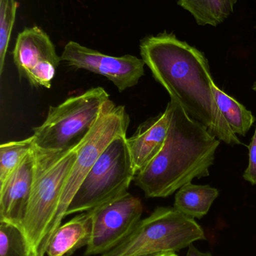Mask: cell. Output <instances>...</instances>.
Returning a JSON list of instances; mask_svg holds the SVG:
<instances>
[{"instance_id": "cell-1", "label": "cell", "mask_w": 256, "mask_h": 256, "mask_svg": "<svg viewBox=\"0 0 256 256\" xmlns=\"http://www.w3.org/2000/svg\"><path fill=\"white\" fill-rule=\"evenodd\" d=\"M140 52L171 100L178 103L218 140L231 146L243 144L218 108L212 90L214 81L202 52L168 32L143 39Z\"/></svg>"}, {"instance_id": "cell-2", "label": "cell", "mask_w": 256, "mask_h": 256, "mask_svg": "<svg viewBox=\"0 0 256 256\" xmlns=\"http://www.w3.org/2000/svg\"><path fill=\"white\" fill-rule=\"evenodd\" d=\"M165 143L158 154L135 176L134 183L147 198H166L193 179L210 176L220 140L188 115L174 100Z\"/></svg>"}, {"instance_id": "cell-3", "label": "cell", "mask_w": 256, "mask_h": 256, "mask_svg": "<svg viewBox=\"0 0 256 256\" xmlns=\"http://www.w3.org/2000/svg\"><path fill=\"white\" fill-rule=\"evenodd\" d=\"M81 142L66 150H45L33 147L34 179L23 226L30 256L46 254L54 234V222L65 183Z\"/></svg>"}, {"instance_id": "cell-4", "label": "cell", "mask_w": 256, "mask_h": 256, "mask_svg": "<svg viewBox=\"0 0 256 256\" xmlns=\"http://www.w3.org/2000/svg\"><path fill=\"white\" fill-rule=\"evenodd\" d=\"M205 239L204 230L195 220L174 207H158L150 216L141 220L120 244L99 256H148L176 252Z\"/></svg>"}, {"instance_id": "cell-5", "label": "cell", "mask_w": 256, "mask_h": 256, "mask_svg": "<svg viewBox=\"0 0 256 256\" xmlns=\"http://www.w3.org/2000/svg\"><path fill=\"white\" fill-rule=\"evenodd\" d=\"M105 88L95 87L50 106L44 122L33 128L34 146L45 150H66L79 144L110 102Z\"/></svg>"}, {"instance_id": "cell-6", "label": "cell", "mask_w": 256, "mask_h": 256, "mask_svg": "<svg viewBox=\"0 0 256 256\" xmlns=\"http://www.w3.org/2000/svg\"><path fill=\"white\" fill-rule=\"evenodd\" d=\"M135 176L127 137L114 138L83 180L66 216L93 210L126 195Z\"/></svg>"}, {"instance_id": "cell-7", "label": "cell", "mask_w": 256, "mask_h": 256, "mask_svg": "<svg viewBox=\"0 0 256 256\" xmlns=\"http://www.w3.org/2000/svg\"><path fill=\"white\" fill-rule=\"evenodd\" d=\"M129 122L130 118L125 106H117L111 100L91 130L82 140L65 183L54 222V233L61 226L72 198L92 167L114 138L126 136Z\"/></svg>"}, {"instance_id": "cell-8", "label": "cell", "mask_w": 256, "mask_h": 256, "mask_svg": "<svg viewBox=\"0 0 256 256\" xmlns=\"http://www.w3.org/2000/svg\"><path fill=\"white\" fill-rule=\"evenodd\" d=\"M90 212L93 232L84 256H100L114 249L131 234L141 220L143 204L139 198L128 192Z\"/></svg>"}, {"instance_id": "cell-9", "label": "cell", "mask_w": 256, "mask_h": 256, "mask_svg": "<svg viewBox=\"0 0 256 256\" xmlns=\"http://www.w3.org/2000/svg\"><path fill=\"white\" fill-rule=\"evenodd\" d=\"M13 58L20 76L36 88H51L62 62L48 34L38 26L19 33Z\"/></svg>"}, {"instance_id": "cell-10", "label": "cell", "mask_w": 256, "mask_h": 256, "mask_svg": "<svg viewBox=\"0 0 256 256\" xmlns=\"http://www.w3.org/2000/svg\"><path fill=\"white\" fill-rule=\"evenodd\" d=\"M61 60L71 67L105 76L120 92L135 86L145 73L142 58L132 55H105L75 42L66 44Z\"/></svg>"}, {"instance_id": "cell-11", "label": "cell", "mask_w": 256, "mask_h": 256, "mask_svg": "<svg viewBox=\"0 0 256 256\" xmlns=\"http://www.w3.org/2000/svg\"><path fill=\"white\" fill-rule=\"evenodd\" d=\"M34 171L33 148L22 164L0 184V222L12 224L23 231L33 189Z\"/></svg>"}, {"instance_id": "cell-12", "label": "cell", "mask_w": 256, "mask_h": 256, "mask_svg": "<svg viewBox=\"0 0 256 256\" xmlns=\"http://www.w3.org/2000/svg\"><path fill=\"white\" fill-rule=\"evenodd\" d=\"M171 120V108L146 120L127 138L128 147L136 174L158 154L166 138Z\"/></svg>"}, {"instance_id": "cell-13", "label": "cell", "mask_w": 256, "mask_h": 256, "mask_svg": "<svg viewBox=\"0 0 256 256\" xmlns=\"http://www.w3.org/2000/svg\"><path fill=\"white\" fill-rule=\"evenodd\" d=\"M92 232L91 212H82L54 232L47 248V255L72 256L78 249L88 246Z\"/></svg>"}, {"instance_id": "cell-14", "label": "cell", "mask_w": 256, "mask_h": 256, "mask_svg": "<svg viewBox=\"0 0 256 256\" xmlns=\"http://www.w3.org/2000/svg\"><path fill=\"white\" fill-rule=\"evenodd\" d=\"M219 195V190L209 185L186 184L177 190L174 208L189 218L200 220L207 214Z\"/></svg>"}, {"instance_id": "cell-15", "label": "cell", "mask_w": 256, "mask_h": 256, "mask_svg": "<svg viewBox=\"0 0 256 256\" xmlns=\"http://www.w3.org/2000/svg\"><path fill=\"white\" fill-rule=\"evenodd\" d=\"M237 0H178L177 4L192 14L200 26H216L229 16Z\"/></svg>"}, {"instance_id": "cell-16", "label": "cell", "mask_w": 256, "mask_h": 256, "mask_svg": "<svg viewBox=\"0 0 256 256\" xmlns=\"http://www.w3.org/2000/svg\"><path fill=\"white\" fill-rule=\"evenodd\" d=\"M212 90L218 108L232 132L237 136H245L255 122L251 111L224 92L214 82L212 84Z\"/></svg>"}, {"instance_id": "cell-17", "label": "cell", "mask_w": 256, "mask_h": 256, "mask_svg": "<svg viewBox=\"0 0 256 256\" xmlns=\"http://www.w3.org/2000/svg\"><path fill=\"white\" fill-rule=\"evenodd\" d=\"M34 146L33 136L0 146V184L22 164Z\"/></svg>"}, {"instance_id": "cell-18", "label": "cell", "mask_w": 256, "mask_h": 256, "mask_svg": "<svg viewBox=\"0 0 256 256\" xmlns=\"http://www.w3.org/2000/svg\"><path fill=\"white\" fill-rule=\"evenodd\" d=\"M0 256H30L22 230L8 222H0Z\"/></svg>"}, {"instance_id": "cell-19", "label": "cell", "mask_w": 256, "mask_h": 256, "mask_svg": "<svg viewBox=\"0 0 256 256\" xmlns=\"http://www.w3.org/2000/svg\"><path fill=\"white\" fill-rule=\"evenodd\" d=\"M18 8L16 0H0V75L3 74L4 70L5 60Z\"/></svg>"}, {"instance_id": "cell-20", "label": "cell", "mask_w": 256, "mask_h": 256, "mask_svg": "<svg viewBox=\"0 0 256 256\" xmlns=\"http://www.w3.org/2000/svg\"><path fill=\"white\" fill-rule=\"evenodd\" d=\"M249 164L247 168L243 173L245 180L252 185H256V126L255 132L251 140L249 147Z\"/></svg>"}, {"instance_id": "cell-21", "label": "cell", "mask_w": 256, "mask_h": 256, "mask_svg": "<svg viewBox=\"0 0 256 256\" xmlns=\"http://www.w3.org/2000/svg\"><path fill=\"white\" fill-rule=\"evenodd\" d=\"M186 256H213L210 252H201L199 250L197 249L193 244L190 245L188 248V251Z\"/></svg>"}, {"instance_id": "cell-22", "label": "cell", "mask_w": 256, "mask_h": 256, "mask_svg": "<svg viewBox=\"0 0 256 256\" xmlns=\"http://www.w3.org/2000/svg\"><path fill=\"white\" fill-rule=\"evenodd\" d=\"M162 256H178L176 254V252H165L162 254Z\"/></svg>"}, {"instance_id": "cell-23", "label": "cell", "mask_w": 256, "mask_h": 256, "mask_svg": "<svg viewBox=\"0 0 256 256\" xmlns=\"http://www.w3.org/2000/svg\"><path fill=\"white\" fill-rule=\"evenodd\" d=\"M252 90H253L256 92V81L254 82L253 86H252Z\"/></svg>"}, {"instance_id": "cell-24", "label": "cell", "mask_w": 256, "mask_h": 256, "mask_svg": "<svg viewBox=\"0 0 256 256\" xmlns=\"http://www.w3.org/2000/svg\"><path fill=\"white\" fill-rule=\"evenodd\" d=\"M162 254H156V255H152V256H162Z\"/></svg>"}]
</instances>
